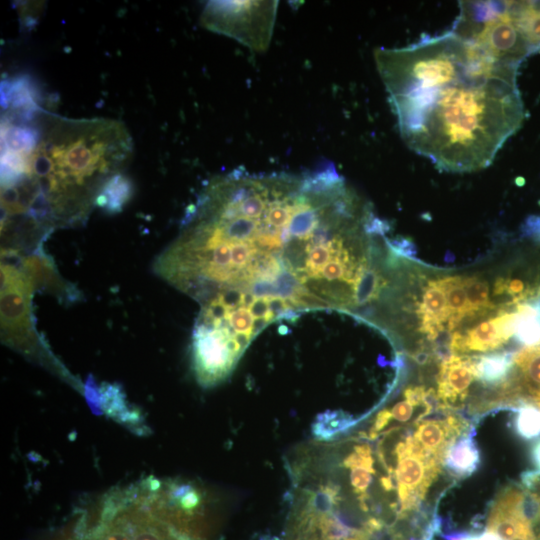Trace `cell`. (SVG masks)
Masks as SVG:
<instances>
[{
    "mask_svg": "<svg viewBox=\"0 0 540 540\" xmlns=\"http://www.w3.org/2000/svg\"><path fill=\"white\" fill-rule=\"evenodd\" d=\"M269 321L266 318H255L252 325V335L258 334Z\"/></svg>",
    "mask_w": 540,
    "mask_h": 540,
    "instance_id": "cell-25",
    "label": "cell"
},
{
    "mask_svg": "<svg viewBox=\"0 0 540 540\" xmlns=\"http://www.w3.org/2000/svg\"><path fill=\"white\" fill-rule=\"evenodd\" d=\"M236 333H247L252 337V315L247 308L241 306L233 312H229L226 317Z\"/></svg>",
    "mask_w": 540,
    "mask_h": 540,
    "instance_id": "cell-17",
    "label": "cell"
},
{
    "mask_svg": "<svg viewBox=\"0 0 540 540\" xmlns=\"http://www.w3.org/2000/svg\"><path fill=\"white\" fill-rule=\"evenodd\" d=\"M462 430V421L449 416L443 420H425L417 423L413 438L429 456L442 462L447 447Z\"/></svg>",
    "mask_w": 540,
    "mask_h": 540,
    "instance_id": "cell-10",
    "label": "cell"
},
{
    "mask_svg": "<svg viewBox=\"0 0 540 540\" xmlns=\"http://www.w3.org/2000/svg\"><path fill=\"white\" fill-rule=\"evenodd\" d=\"M277 6L276 1H213L206 5L202 22L206 28L261 51L269 44Z\"/></svg>",
    "mask_w": 540,
    "mask_h": 540,
    "instance_id": "cell-4",
    "label": "cell"
},
{
    "mask_svg": "<svg viewBox=\"0 0 540 540\" xmlns=\"http://www.w3.org/2000/svg\"><path fill=\"white\" fill-rule=\"evenodd\" d=\"M27 77L1 84V236L24 248L85 221L133 153L125 125L68 118L41 103Z\"/></svg>",
    "mask_w": 540,
    "mask_h": 540,
    "instance_id": "cell-2",
    "label": "cell"
},
{
    "mask_svg": "<svg viewBox=\"0 0 540 540\" xmlns=\"http://www.w3.org/2000/svg\"><path fill=\"white\" fill-rule=\"evenodd\" d=\"M1 254V332L2 339L29 351L40 344L32 315V281L20 267L18 254Z\"/></svg>",
    "mask_w": 540,
    "mask_h": 540,
    "instance_id": "cell-3",
    "label": "cell"
},
{
    "mask_svg": "<svg viewBox=\"0 0 540 540\" xmlns=\"http://www.w3.org/2000/svg\"><path fill=\"white\" fill-rule=\"evenodd\" d=\"M18 262L35 289L48 291L65 301L77 299L75 286L69 285L60 277L53 261L44 254L41 247L27 255L19 254Z\"/></svg>",
    "mask_w": 540,
    "mask_h": 540,
    "instance_id": "cell-8",
    "label": "cell"
},
{
    "mask_svg": "<svg viewBox=\"0 0 540 540\" xmlns=\"http://www.w3.org/2000/svg\"><path fill=\"white\" fill-rule=\"evenodd\" d=\"M462 540H501L498 536H496L494 533L487 531L480 535H464Z\"/></svg>",
    "mask_w": 540,
    "mask_h": 540,
    "instance_id": "cell-23",
    "label": "cell"
},
{
    "mask_svg": "<svg viewBox=\"0 0 540 540\" xmlns=\"http://www.w3.org/2000/svg\"><path fill=\"white\" fill-rule=\"evenodd\" d=\"M255 298L256 297L251 292H245L243 293L241 305L245 308H249L255 301Z\"/></svg>",
    "mask_w": 540,
    "mask_h": 540,
    "instance_id": "cell-26",
    "label": "cell"
},
{
    "mask_svg": "<svg viewBox=\"0 0 540 540\" xmlns=\"http://www.w3.org/2000/svg\"><path fill=\"white\" fill-rule=\"evenodd\" d=\"M395 454L397 463L394 478L401 516L423 499L442 462L429 456L411 436L398 443Z\"/></svg>",
    "mask_w": 540,
    "mask_h": 540,
    "instance_id": "cell-5",
    "label": "cell"
},
{
    "mask_svg": "<svg viewBox=\"0 0 540 540\" xmlns=\"http://www.w3.org/2000/svg\"><path fill=\"white\" fill-rule=\"evenodd\" d=\"M251 293L256 298H270L276 297L275 285L269 280H257L251 286Z\"/></svg>",
    "mask_w": 540,
    "mask_h": 540,
    "instance_id": "cell-19",
    "label": "cell"
},
{
    "mask_svg": "<svg viewBox=\"0 0 540 540\" xmlns=\"http://www.w3.org/2000/svg\"><path fill=\"white\" fill-rule=\"evenodd\" d=\"M132 192L131 180L124 173H119L104 184L96 198L95 206L108 213L121 212L131 199Z\"/></svg>",
    "mask_w": 540,
    "mask_h": 540,
    "instance_id": "cell-14",
    "label": "cell"
},
{
    "mask_svg": "<svg viewBox=\"0 0 540 540\" xmlns=\"http://www.w3.org/2000/svg\"><path fill=\"white\" fill-rule=\"evenodd\" d=\"M474 379H476L474 358L450 355L440 365L438 399L445 406L463 400Z\"/></svg>",
    "mask_w": 540,
    "mask_h": 540,
    "instance_id": "cell-9",
    "label": "cell"
},
{
    "mask_svg": "<svg viewBox=\"0 0 540 540\" xmlns=\"http://www.w3.org/2000/svg\"><path fill=\"white\" fill-rule=\"evenodd\" d=\"M521 230L525 237L540 243V216H530Z\"/></svg>",
    "mask_w": 540,
    "mask_h": 540,
    "instance_id": "cell-20",
    "label": "cell"
},
{
    "mask_svg": "<svg viewBox=\"0 0 540 540\" xmlns=\"http://www.w3.org/2000/svg\"><path fill=\"white\" fill-rule=\"evenodd\" d=\"M243 293L239 288L229 287L219 291L213 298H217L228 309H234L242 304Z\"/></svg>",
    "mask_w": 540,
    "mask_h": 540,
    "instance_id": "cell-18",
    "label": "cell"
},
{
    "mask_svg": "<svg viewBox=\"0 0 540 540\" xmlns=\"http://www.w3.org/2000/svg\"><path fill=\"white\" fill-rule=\"evenodd\" d=\"M382 278L373 269H367L361 276L354 294L356 305H364L380 293Z\"/></svg>",
    "mask_w": 540,
    "mask_h": 540,
    "instance_id": "cell-16",
    "label": "cell"
},
{
    "mask_svg": "<svg viewBox=\"0 0 540 540\" xmlns=\"http://www.w3.org/2000/svg\"><path fill=\"white\" fill-rule=\"evenodd\" d=\"M517 434L526 440L540 436V408L532 404H524L517 409L514 419Z\"/></svg>",
    "mask_w": 540,
    "mask_h": 540,
    "instance_id": "cell-15",
    "label": "cell"
},
{
    "mask_svg": "<svg viewBox=\"0 0 540 540\" xmlns=\"http://www.w3.org/2000/svg\"><path fill=\"white\" fill-rule=\"evenodd\" d=\"M513 336V312L506 308L492 317L481 320L464 333H452L448 348L453 355L494 351Z\"/></svg>",
    "mask_w": 540,
    "mask_h": 540,
    "instance_id": "cell-6",
    "label": "cell"
},
{
    "mask_svg": "<svg viewBox=\"0 0 540 540\" xmlns=\"http://www.w3.org/2000/svg\"><path fill=\"white\" fill-rule=\"evenodd\" d=\"M514 353L493 352L474 358L476 379L486 385L507 382L514 367Z\"/></svg>",
    "mask_w": 540,
    "mask_h": 540,
    "instance_id": "cell-12",
    "label": "cell"
},
{
    "mask_svg": "<svg viewBox=\"0 0 540 540\" xmlns=\"http://www.w3.org/2000/svg\"><path fill=\"white\" fill-rule=\"evenodd\" d=\"M374 57L401 138L441 170L486 168L523 123L519 65L452 29Z\"/></svg>",
    "mask_w": 540,
    "mask_h": 540,
    "instance_id": "cell-1",
    "label": "cell"
},
{
    "mask_svg": "<svg viewBox=\"0 0 540 540\" xmlns=\"http://www.w3.org/2000/svg\"><path fill=\"white\" fill-rule=\"evenodd\" d=\"M532 459L536 466V473L540 476V441L532 449Z\"/></svg>",
    "mask_w": 540,
    "mask_h": 540,
    "instance_id": "cell-24",
    "label": "cell"
},
{
    "mask_svg": "<svg viewBox=\"0 0 540 540\" xmlns=\"http://www.w3.org/2000/svg\"><path fill=\"white\" fill-rule=\"evenodd\" d=\"M269 302V313L265 317L268 321L276 319L277 317L282 316L285 311L288 309V305L284 299L280 297H270L268 298Z\"/></svg>",
    "mask_w": 540,
    "mask_h": 540,
    "instance_id": "cell-21",
    "label": "cell"
},
{
    "mask_svg": "<svg viewBox=\"0 0 540 540\" xmlns=\"http://www.w3.org/2000/svg\"><path fill=\"white\" fill-rule=\"evenodd\" d=\"M249 312L254 318H265L269 313L268 298H256L249 307Z\"/></svg>",
    "mask_w": 540,
    "mask_h": 540,
    "instance_id": "cell-22",
    "label": "cell"
},
{
    "mask_svg": "<svg viewBox=\"0 0 540 540\" xmlns=\"http://www.w3.org/2000/svg\"><path fill=\"white\" fill-rule=\"evenodd\" d=\"M416 314L420 320L419 330L428 339L436 340L443 333H448L451 313L446 300L444 276L429 281L423 288Z\"/></svg>",
    "mask_w": 540,
    "mask_h": 540,
    "instance_id": "cell-7",
    "label": "cell"
},
{
    "mask_svg": "<svg viewBox=\"0 0 540 540\" xmlns=\"http://www.w3.org/2000/svg\"><path fill=\"white\" fill-rule=\"evenodd\" d=\"M442 463L457 477H467L475 472L480 463V453L470 433L456 438L447 447Z\"/></svg>",
    "mask_w": 540,
    "mask_h": 540,
    "instance_id": "cell-11",
    "label": "cell"
},
{
    "mask_svg": "<svg viewBox=\"0 0 540 540\" xmlns=\"http://www.w3.org/2000/svg\"><path fill=\"white\" fill-rule=\"evenodd\" d=\"M507 12L528 41L540 49V1H506Z\"/></svg>",
    "mask_w": 540,
    "mask_h": 540,
    "instance_id": "cell-13",
    "label": "cell"
}]
</instances>
